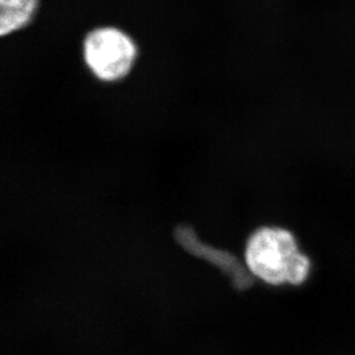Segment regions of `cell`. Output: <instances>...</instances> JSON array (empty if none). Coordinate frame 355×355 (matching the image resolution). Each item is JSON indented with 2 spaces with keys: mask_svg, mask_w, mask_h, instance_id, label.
Here are the masks:
<instances>
[{
  "mask_svg": "<svg viewBox=\"0 0 355 355\" xmlns=\"http://www.w3.org/2000/svg\"><path fill=\"white\" fill-rule=\"evenodd\" d=\"M245 266L252 276L272 286H300L312 275L313 263L288 229L266 225L248 239Z\"/></svg>",
  "mask_w": 355,
  "mask_h": 355,
  "instance_id": "6da1fadb",
  "label": "cell"
},
{
  "mask_svg": "<svg viewBox=\"0 0 355 355\" xmlns=\"http://www.w3.org/2000/svg\"><path fill=\"white\" fill-rule=\"evenodd\" d=\"M84 64L94 78L103 82H118L128 76L137 60V45L119 28H94L82 44Z\"/></svg>",
  "mask_w": 355,
  "mask_h": 355,
  "instance_id": "7a4b0ae2",
  "label": "cell"
},
{
  "mask_svg": "<svg viewBox=\"0 0 355 355\" xmlns=\"http://www.w3.org/2000/svg\"><path fill=\"white\" fill-rule=\"evenodd\" d=\"M40 0H0V36L20 31L34 20Z\"/></svg>",
  "mask_w": 355,
  "mask_h": 355,
  "instance_id": "3957f363",
  "label": "cell"
}]
</instances>
